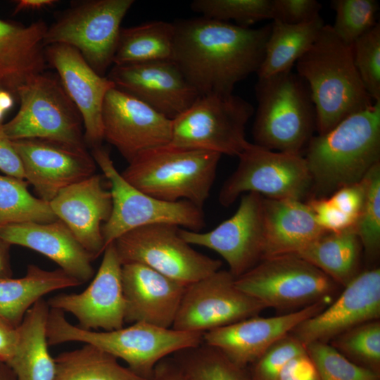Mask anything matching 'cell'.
<instances>
[{
    "instance_id": "45",
    "label": "cell",
    "mask_w": 380,
    "mask_h": 380,
    "mask_svg": "<svg viewBox=\"0 0 380 380\" xmlns=\"http://www.w3.org/2000/svg\"><path fill=\"white\" fill-rule=\"evenodd\" d=\"M330 201L343 213L357 219L365 198V186L360 182L343 186L329 196Z\"/></svg>"
},
{
    "instance_id": "28",
    "label": "cell",
    "mask_w": 380,
    "mask_h": 380,
    "mask_svg": "<svg viewBox=\"0 0 380 380\" xmlns=\"http://www.w3.org/2000/svg\"><path fill=\"white\" fill-rule=\"evenodd\" d=\"M50 308L37 300L17 327L14 352L6 362L17 380H54L56 366L49 350L46 325Z\"/></svg>"
},
{
    "instance_id": "37",
    "label": "cell",
    "mask_w": 380,
    "mask_h": 380,
    "mask_svg": "<svg viewBox=\"0 0 380 380\" xmlns=\"http://www.w3.org/2000/svg\"><path fill=\"white\" fill-rule=\"evenodd\" d=\"M362 181L365 198L353 227L365 255L373 260L380 250V163L368 171Z\"/></svg>"
},
{
    "instance_id": "35",
    "label": "cell",
    "mask_w": 380,
    "mask_h": 380,
    "mask_svg": "<svg viewBox=\"0 0 380 380\" xmlns=\"http://www.w3.org/2000/svg\"><path fill=\"white\" fill-rule=\"evenodd\" d=\"M174 358L187 380H253L247 367L203 343L175 353Z\"/></svg>"
},
{
    "instance_id": "39",
    "label": "cell",
    "mask_w": 380,
    "mask_h": 380,
    "mask_svg": "<svg viewBox=\"0 0 380 380\" xmlns=\"http://www.w3.org/2000/svg\"><path fill=\"white\" fill-rule=\"evenodd\" d=\"M335 21L331 27L346 44L352 45L376 23L379 4L375 0H334Z\"/></svg>"
},
{
    "instance_id": "13",
    "label": "cell",
    "mask_w": 380,
    "mask_h": 380,
    "mask_svg": "<svg viewBox=\"0 0 380 380\" xmlns=\"http://www.w3.org/2000/svg\"><path fill=\"white\" fill-rule=\"evenodd\" d=\"M172 224L132 229L114 241L122 265L139 263L187 286L220 270L222 262L191 247Z\"/></svg>"
},
{
    "instance_id": "14",
    "label": "cell",
    "mask_w": 380,
    "mask_h": 380,
    "mask_svg": "<svg viewBox=\"0 0 380 380\" xmlns=\"http://www.w3.org/2000/svg\"><path fill=\"white\" fill-rule=\"evenodd\" d=\"M229 270H218L185 287L172 328L206 331L258 315L266 307L239 289Z\"/></svg>"
},
{
    "instance_id": "23",
    "label": "cell",
    "mask_w": 380,
    "mask_h": 380,
    "mask_svg": "<svg viewBox=\"0 0 380 380\" xmlns=\"http://www.w3.org/2000/svg\"><path fill=\"white\" fill-rule=\"evenodd\" d=\"M102 178L94 174L63 189L49 202L56 217L70 229L92 260L105 250L101 228L113 207L110 191L104 187Z\"/></svg>"
},
{
    "instance_id": "52",
    "label": "cell",
    "mask_w": 380,
    "mask_h": 380,
    "mask_svg": "<svg viewBox=\"0 0 380 380\" xmlns=\"http://www.w3.org/2000/svg\"><path fill=\"white\" fill-rule=\"evenodd\" d=\"M13 96L9 92L0 89V108L4 111L11 108L14 102Z\"/></svg>"
},
{
    "instance_id": "33",
    "label": "cell",
    "mask_w": 380,
    "mask_h": 380,
    "mask_svg": "<svg viewBox=\"0 0 380 380\" xmlns=\"http://www.w3.org/2000/svg\"><path fill=\"white\" fill-rule=\"evenodd\" d=\"M54 359V380H153L137 375L112 355L88 343Z\"/></svg>"
},
{
    "instance_id": "48",
    "label": "cell",
    "mask_w": 380,
    "mask_h": 380,
    "mask_svg": "<svg viewBox=\"0 0 380 380\" xmlns=\"http://www.w3.org/2000/svg\"><path fill=\"white\" fill-rule=\"evenodd\" d=\"M17 327L0 316V360L7 362L17 341Z\"/></svg>"
},
{
    "instance_id": "41",
    "label": "cell",
    "mask_w": 380,
    "mask_h": 380,
    "mask_svg": "<svg viewBox=\"0 0 380 380\" xmlns=\"http://www.w3.org/2000/svg\"><path fill=\"white\" fill-rule=\"evenodd\" d=\"M353 61L367 91L380 101V25L358 38L352 45Z\"/></svg>"
},
{
    "instance_id": "30",
    "label": "cell",
    "mask_w": 380,
    "mask_h": 380,
    "mask_svg": "<svg viewBox=\"0 0 380 380\" xmlns=\"http://www.w3.org/2000/svg\"><path fill=\"white\" fill-rule=\"evenodd\" d=\"M362 249L353 227L337 232H326L296 255L344 287L360 273Z\"/></svg>"
},
{
    "instance_id": "31",
    "label": "cell",
    "mask_w": 380,
    "mask_h": 380,
    "mask_svg": "<svg viewBox=\"0 0 380 380\" xmlns=\"http://www.w3.org/2000/svg\"><path fill=\"white\" fill-rule=\"evenodd\" d=\"M324 26L321 16L302 24L272 20L258 78L291 70L292 66L311 47Z\"/></svg>"
},
{
    "instance_id": "21",
    "label": "cell",
    "mask_w": 380,
    "mask_h": 380,
    "mask_svg": "<svg viewBox=\"0 0 380 380\" xmlns=\"http://www.w3.org/2000/svg\"><path fill=\"white\" fill-rule=\"evenodd\" d=\"M330 303L322 300L274 317H248L203 333V343L218 349L237 365L248 367L271 345L290 334L303 321L318 314Z\"/></svg>"
},
{
    "instance_id": "26",
    "label": "cell",
    "mask_w": 380,
    "mask_h": 380,
    "mask_svg": "<svg viewBox=\"0 0 380 380\" xmlns=\"http://www.w3.org/2000/svg\"><path fill=\"white\" fill-rule=\"evenodd\" d=\"M42 20L25 25L0 18V88L17 99L18 89L47 67Z\"/></svg>"
},
{
    "instance_id": "24",
    "label": "cell",
    "mask_w": 380,
    "mask_h": 380,
    "mask_svg": "<svg viewBox=\"0 0 380 380\" xmlns=\"http://www.w3.org/2000/svg\"><path fill=\"white\" fill-rule=\"evenodd\" d=\"M125 322L172 328L186 286L141 264L122 265Z\"/></svg>"
},
{
    "instance_id": "36",
    "label": "cell",
    "mask_w": 380,
    "mask_h": 380,
    "mask_svg": "<svg viewBox=\"0 0 380 380\" xmlns=\"http://www.w3.org/2000/svg\"><path fill=\"white\" fill-rule=\"evenodd\" d=\"M353 363L380 374V321L353 327L329 343Z\"/></svg>"
},
{
    "instance_id": "6",
    "label": "cell",
    "mask_w": 380,
    "mask_h": 380,
    "mask_svg": "<svg viewBox=\"0 0 380 380\" xmlns=\"http://www.w3.org/2000/svg\"><path fill=\"white\" fill-rule=\"evenodd\" d=\"M254 144L302 155L316 129V110L305 82L291 70L258 78Z\"/></svg>"
},
{
    "instance_id": "4",
    "label": "cell",
    "mask_w": 380,
    "mask_h": 380,
    "mask_svg": "<svg viewBox=\"0 0 380 380\" xmlns=\"http://www.w3.org/2000/svg\"><path fill=\"white\" fill-rule=\"evenodd\" d=\"M46 334L49 346L68 342L88 343L121 359L137 375L152 379L156 365L170 355L200 346L203 333L135 322L112 331H96L70 323L65 313L50 309Z\"/></svg>"
},
{
    "instance_id": "53",
    "label": "cell",
    "mask_w": 380,
    "mask_h": 380,
    "mask_svg": "<svg viewBox=\"0 0 380 380\" xmlns=\"http://www.w3.org/2000/svg\"><path fill=\"white\" fill-rule=\"evenodd\" d=\"M0 380H17L11 367L1 360H0Z\"/></svg>"
},
{
    "instance_id": "51",
    "label": "cell",
    "mask_w": 380,
    "mask_h": 380,
    "mask_svg": "<svg viewBox=\"0 0 380 380\" xmlns=\"http://www.w3.org/2000/svg\"><path fill=\"white\" fill-rule=\"evenodd\" d=\"M58 2L55 0H20L14 8V14L23 11L37 10L51 6Z\"/></svg>"
},
{
    "instance_id": "44",
    "label": "cell",
    "mask_w": 380,
    "mask_h": 380,
    "mask_svg": "<svg viewBox=\"0 0 380 380\" xmlns=\"http://www.w3.org/2000/svg\"><path fill=\"white\" fill-rule=\"evenodd\" d=\"M317 224L326 232H337L354 227L356 219L338 209L328 197H312L308 202Z\"/></svg>"
},
{
    "instance_id": "1",
    "label": "cell",
    "mask_w": 380,
    "mask_h": 380,
    "mask_svg": "<svg viewBox=\"0 0 380 380\" xmlns=\"http://www.w3.org/2000/svg\"><path fill=\"white\" fill-rule=\"evenodd\" d=\"M172 61L199 96L229 95L262 62L270 24L239 26L203 17L176 21Z\"/></svg>"
},
{
    "instance_id": "49",
    "label": "cell",
    "mask_w": 380,
    "mask_h": 380,
    "mask_svg": "<svg viewBox=\"0 0 380 380\" xmlns=\"http://www.w3.org/2000/svg\"><path fill=\"white\" fill-rule=\"evenodd\" d=\"M153 380H187L175 359L166 357L156 367Z\"/></svg>"
},
{
    "instance_id": "7",
    "label": "cell",
    "mask_w": 380,
    "mask_h": 380,
    "mask_svg": "<svg viewBox=\"0 0 380 380\" xmlns=\"http://www.w3.org/2000/svg\"><path fill=\"white\" fill-rule=\"evenodd\" d=\"M17 99L18 111L3 125L11 140L37 139L87 150L82 117L58 75L34 76L18 89Z\"/></svg>"
},
{
    "instance_id": "12",
    "label": "cell",
    "mask_w": 380,
    "mask_h": 380,
    "mask_svg": "<svg viewBox=\"0 0 380 380\" xmlns=\"http://www.w3.org/2000/svg\"><path fill=\"white\" fill-rule=\"evenodd\" d=\"M253 112L249 102L233 94L199 96L172 120L170 144L238 157L248 142L245 129Z\"/></svg>"
},
{
    "instance_id": "47",
    "label": "cell",
    "mask_w": 380,
    "mask_h": 380,
    "mask_svg": "<svg viewBox=\"0 0 380 380\" xmlns=\"http://www.w3.org/2000/svg\"><path fill=\"white\" fill-rule=\"evenodd\" d=\"M3 125L0 122V170L6 175L24 179L21 160L13 141L6 134Z\"/></svg>"
},
{
    "instance_id": "8",
    "label": "cell",
    "mask_w": 380,
    "mask_h": 380,
    "mask_svg": "<svg viewBox=\"0 0 380 380\" xmlns=\"http://www.w3.org/2000/svg\"><path fill=\"white\" fill-rule=\"evenodd\" d=\"M110 184L113 207L101 231L105 248L122 234L154 224H172L191 231L205 227L201 208L186 201L169 202L151 196L128 183L115 168L109 151L101 145L91 153Z\"/></svg>"
},
{
    "instance_id": "5",
    "label": "cell",
    "mask_w": 380,
    "mask_h": 380,
    "mask_svg": "<svg viewBox=\"0 0 380 380\" xmlns=\"http://www.w3.org/2000/svg\"><path fill=\"white\" fill-rule=\"evenodd\" d=\"M221 156L169 144L140 153L128 163L121 175L135 188L156 198L186 201L202 208Z\"/></svg>"
},
{
    "instance_id": "11",
    "label": "cell",
    "mask_w": 380,
    "mask_h": 380,
    "mask_svg": "<svg viewBox=\"0 0 380 380\" xmlns=\"http://www.w3.org/2000/svg\"><path fill=\"white\" fill-rule=\"evenodd\" d=\"M235 171L219 192L220 203L229 207L244 194L272 199L303 201L312 181L303 155L272 151L248 141L238 156Z\"/></svg>"
},
{
    "instance_id": "2",
    "label": "cell",
    "mask_w": 380,
    "mask_h": 380,
    "mask_svg": "<svg viewBox=\"0 0 380 380\" xmlns=\"http://www.w3.org/2000/svg\"><path fill=\"white\" fill-rule=\"evenodd\" d=\"M303 157L313 197H328L343 186L360 182L380 163V101L312 137Z\"/></svg>"
},
{
    "instance_id": "25",
    "label": "cell",
    "mask_w": 380,
    "mask_h": 380,
    "mask_svg": "<svg viewBox=\"0 0 380 380\" xmlns=\"http://www.w3.org/2000/svg\"><path fill=\"white\" fill-rule=\"evenodd\" d=\"M0 236L10 245L26 247L45 255L82 284L94 274L92 258L58 219L47 223L8 225L0 228Z\"/></svg>"
},
{
    "instance_id": "15",
    "label": "cell",
    "mask_w": 380,
    "mask_h": 380,
    "mask_svg": "<svg viewBox=\"0 0 380 380\" xmlns=\"http://www.w3.org/2000/svg\"><path fill=\"white\" fill-rule=\"evenodd\" d=\"M263 196L255 193L241 196L235 213L207 232L180 228L181 237L190 245L207 248L227 263L238 277L262 259L264 243Z\"/></svg>"
},
{
    "instance_id": "10",
    "label": "cell",
    "mask_w": 380,
    "mask_h": 380,
    "mask_svg": "<svg viewBox=\"0 0 380 380\" xmlns=\"http://www.w3.org/2000/svg\"><path fill=\"white\" fill-rule=\"evenodd\" d=\"M134 0H85L73 4L47 29L44 46L63 44L76 49L101 76L111 65L122 21Z\"/></svg>"
},
{
    "instance_id": "50",
    "label": "cell",
    "mask_w": 380,
    "mask_h": 380,
    "mask_svg": "<svg viewBox=\"0 0 380 380\" xmlns=\"http://www.w3.org/2000/svg\"><path fill=\"white\" fill-rule=\"evenodd\" d=\"M11 245L0 236V279L12 277L9 249Z\"/></svg>"
},
{
    "instance_id": "32",
    "label": "cell",
    "mask_w": 380,
    "mask_h": 380,
    "mask_svg": "<svg viewBox=\"0 0 380 380\" xmlns=\"http://www.w3.org/2000/svg\"><path fill=\"white\" fill-rule=\"evenodd\" d=\"M175 26L153 20L121 28L113 65L172 60Z\"/></svg>"
},
{
    "instance_id": "29",
    "label": "cell",
    "mask_w": 380,
    "mask_h": 380,
    "mask_svg": "<svg viewBox=\"0 0 380 380\" xmlns=\"http://www.w3.org/2000/svg\"><path fill=\"white\" fill-rule=\"evenodd\" d=\"M81 284L60 268L49 271L30 264L23 277L0 279V316L17 327L27 310L44 296Z\"/></svg>"
},
{
    "instance_id": "18",
    "label": "cell",
    "mask_w": 380,
    "mask_h": 380,
    "mask_svg": "<svg viewBox=\"0 0 380 380\" xmlns=\"http://www.w3.org/2000/svg\"><path fill=\"white\" fill-rule=\"evenodd\" d=\"M380 270L360 272L333 303L298 324L290 334L305 346L328 343L361 324L379 319Z\"/></svg>"
},
{
    "instance_id": "46",
    "label": "cell",
    "mask_w": 380,
    "mask_h": 380,
    "mask_svg": "<svg viewBox=\"0 0 380 380\" xmlns=\"http://www.w3.org/2000/svg\"><path fill=\"white\" fill-rule=\"evenodd\" d=\"M278 380H319V377L313 360L306 351L286 363Z\"/></svg>"
},
{
    "instance_id": "40",
    "label": "cell",
    "mask_w": 380,
    "mask_h": 380,
    "mask_svg": "<svg viewBox=\"0 0 380 380\" xmlns=\"http://www.w3.org/2000/svg\"><path fill=\"white\" fill-rule=\"evenodd\" d=\"M305 347L319 380H380V374L353 363L329 343L314 342Z\"/></svg>"
},
{
    "instance_id": "16",
    "label": "cell",
    "mask_w": 380,
    "mask_h": 380,
    "mask_svg": "<svg viewBox=\"0 0 380 380\" xmlns=\"http://www.w3.org/2000/svg\"><path fill=\"white\" fill-rule=\"evenodd\" d=\"M103 140L129 163L140 153L169 144L172 120L116 88L106 94L102 108Z\"/></svg>"
},
{
    "instance_id": "38",
    "label": "cell",
    "mask_w": 380,
    "mask_h": 380,
    "mask_svg": "<svg viewBox=\"0 0 380 380\" xmlns=\"http://www.w3.org/2000/svg\"><path fill=\"white\" fill-rule=\"evenodd\" d=\"M191 8L203 18L234 20L236 25L245 27L272 18V0H194Z\"/></svg>"
},
{
    "instance_id": "17",
    "label": "cell",
    "mask_w": 380,
    "mask_h": 380,
    "mask_svg": "<svg viewBox=\"0 0 380 380\" xmlns=\"http://www.w3.org/2000/svg\"><path fill=\"white\" fill-rule=\"evenodd\" d=\"M103 254L99 270L86 289L79 293L58 294L47 300L51 309L72 314L77 326L87 330L112 331L125 323L122 264L113 242Z\"/></svg>"
},
{
    "instance_id": "9",
    "label": "cell",
    "mask_w": 380,
    "mask_h": 380,
    "mask_svg": "<svg viewBox=\"0 0 380 380\" xmlns=\"http://www.w3.org/2000/svg\"><path fill=\"white\" fill-rule=\"evenodd\" d=\"M236 286L266 308L296 311L329 300L339 285L319 269L295 255L261 260L235 279Z\"/></svg>"
},
{
    "instance_id": "42",
    "label": "cell",
    "mask_w": 380,
    "mask_h": 380,
    "mask_svg": "<svg viewBox=\"0 0 380 380\" xmlns=\"http://www.w3.org/2000/svg\"><path fill=\"white\" fill-rule=\"evenodd\" d=\"M307 351L306 347L291 334L271 345L253 363L249 372L253 380H278L286 363Z\"/></svg>"
},
{
    "instance_id": "20",
    "label": "cell",
    "mask_w": 380,
    "mask_h": 380,
    "mask_svg": "<svg viewBox=\"0 0 380 380\" xmlns=\"http://www.w3.org/2000/svg\"><path fill=\"white\" fill-rule=\"evenodd\" d=\"M13 144L22 162L24 179L45 201L95 174L96 163L87 150L37 139Z\"/></svg>"
},
{
    "instance_id": "34",
    "label": "cell",
    "mask_w": 380,
    "mask_h": 380,
    "mask_svg": "<svg viewBox=\"0 0 380 380\" xmlns=\"http://www.w3.org/2000/svg\"><path fill=\"white\" fill-rule=\"evenodd\" d=\"M56 220L49 202L29 192L27 182L0 175V228L26 222L47 223Z\"/></svg>"
},
{
    "instance_id": "43",
    "label": "cell",
    "mask_w": 380,
    "mask_h": 380,
    "mask_svg": "<svg viewBox=\"0 0 380 380\" xmlns=\"http://www.w3.org/2000/svg\"><path fill=\"white\" fill-rule=\"evenodd\" d=\"M322 4L316 0H272V20L302 24L320 16Z\"/></svg>"
},
{
    "instance_id": "19",
    "label": "cell",
    "mask_w": 380,
    "mask_h": 380,
    "mask_svg": "<svg viewBox=\"0 0 380 380\" xmlns=\"http://www.w3.org/2000/svg\"><path fill=\"white\" fill-rule=\"evenodd\" d=\"M107 77L116 88L170 120L199 96L172 60L113 65Z\"/></svg>"
},
{
    "instance_id": "3",
    "label": "cell",
    "mask_w": 380,
    "mask_h": 380,
    "mask_svg": "<svg viewBox=\"0 0 380 380\" xmlns=\"http://www.w3.org/2000/svg\"><path fill=\"white\" fill-rule=\"evenodd\" d=\"M296 68L310 90L318 134L375 102L355 68L352 46L343 42L330 25H324L311 47L296 61Z\"/></svg>"
},
{
    "instance_id": "22",
    "label": "cell",
    "mask_w": 380,
    "mask_h": 380,
    "mask_svg": "<svg viewBox=\"0 0 380 380\" xmlns=\"http://www.w3.org/2000/svg\"><path fill=\"white\" fill-rule=\"evenodd\" d=\"M48 65L56 70L64 89L82 119L86 144L91 148L103 140L102 108L107 92L115 87L96 72L75 48L63 44L45 46Z\"/></svg>"
},
{
    "instance_id": "54",
    "label": "cell",
    "mask_w": 380,
    "mask_h": 380,
    "mask_svg": "<svg viewBox=\"0 0 380 380\" xmlns=\"http://www.w3.org/2000/svg\"><path fill=\"white\" fill-rule=\"evenodd\" d=\"M4 112L0 108V122H2V118L4 116Z\"/></svg>"
},
{
    "instance_id": "27",
    "label": "cell",
    "mask_w": 380,
    "mask_h": 380,
    "mask_svg": "<svg viewBox=\"0 0 380 380\" xmlns=\"http://www.w3.org/2000/svg\"><path fill=\"white\" fill-rule=\"evenodd\" d=\"M262 207V259L296 255L326 232L308 203L302 201L263 197Z\"/></svg>"
}]
</instances>
